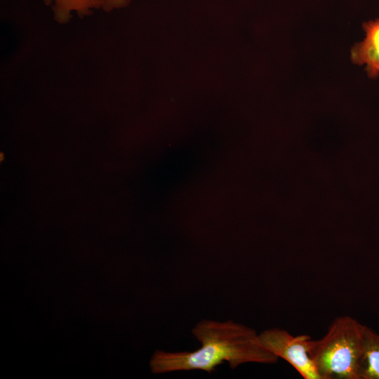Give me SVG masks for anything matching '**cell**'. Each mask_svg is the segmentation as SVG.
I'll return each mask as SVG.
<instances>
[{
    "mask_svg": "<svg viewBox=\"0 0 379 379\" xmlns=\"http://www.w3.org/2000/svg\"><path fill=\"white\" fill-rule=\"evenodd\" d=\"M365 328L353 317L341 316L321 338L311 339L309 353L321 379H359Z\"/></svg>",
    "mask_w": 379,
    "mask_h": 379,
    "instance_id": "cell-2",
    "label": "cell"
},
{
    "mask_svg": "<svg viewBox=\"0 0 379 379\" xmlns=\"http://www.w3.org/2000/svg\"><path fill=\"white\" fill-rule=\"evenodd\" d=\"M258 339L264 348L286 361L304 379H321L309 353L310 335H293L272 328L258 333Z\"/></svg>",
    "mask_w": 379,
    "mask_h": 379,
    "instance_id": "cell-3",
    "label": "cell"
},
{
    "mask_svg": "<svg viewBox=\"0 0 379 379\" xmlns=\"http://www.w3.org/2000/svg\"><path fill=\"white\" fill-rule=\"evenodd\" d=\"M192 333L201 343L199 349L176 352L157 350L149 361L151 372L201 370L212 373L224 361L234 369L247 363L274 364L279 359L260 344L254 329L232 320L204 319Z\"/></svg>",
    "mask_w": 379,
    "mask_h": 379,
    "instance_id": "cell-1",
    "label": "cell"
},
{
    "mask_svg": "<svg viewBox=\"0 0 379 379\" xmlns=\"http://www.w3.org/2000/svg\"><path fill=\"white\" fill-rule=\"evenodd\" d=\"M365 32L364 40L356 44L351 51L353 63L365 65V70L370 78L379 76V19L363 24Z\"/></svg>",
    "mask_w": 379,
    "mask_h": 379,
    "instance_id": "cell-4",
    "label": "cell"
},
{
    "mask_svg": "<svg viewBox=\"0 0 379 379\" xmlns=\"http://www.w3.org/2000/svg\"><path fill=\"white\" fill-rule=\"evenodd\" d=\"M58 17L65 18L72 11L87 13L95 8L111 10L126 5L130 0H44Z\"/></svg>",
    "mask_w": 379,
    "mask_h": 379,
    "instance_id": "cell-5",
    "label": "cell"
},
{
    "mask_svg": "<svg viewBox=\"0 0 379 379\" xmlns=\"http://www.w3.org/2000/svg\"><path fill=\"white\" fill-rule=\"evenodd\" d=\"M359 379H379V334L366 326Z\"/></svg>",
    "mask_w": 379,
    "mask_h": 379,
    "instance_id": "cell-6",
    "label": "cell"
}]
</instances>
